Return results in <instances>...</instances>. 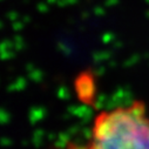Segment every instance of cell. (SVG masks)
Returning <instances> with one entry per match:
<instances>
[{"mask_svg":"<svg viewBox=\"0 0 149 149\" xmlns=\"http://www.w3.org/2000/svg\"><path fill=\"white\" fill-rule=\"evenodd\" d=\"M63 149H88L87 146H81L79 143H74V142H69Z\"/></svg>","mask_w":149,"mask_h":149,"instance_id":"cell-2","label":"cell"},{"mask_svg":"<svg viewBox=\"0 0 149 149\" xmlns=\"http://www.w3.org/2000/svg\"><path fill=\"white\" fill-rule=\"evenodd\" d=\"M88 149H149V116L146 104L104 109L94 118Z\"/></svg>","mask_w":149,"mask_h":149,"instance_id":"cell-1","label":"cell"}]
</instances>
